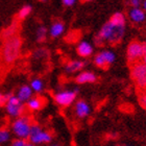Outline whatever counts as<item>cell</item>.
<instances>
[{
	"label": "cell",
	"instance_id": "20",
	"mask_svg": "<svg viewBox=\"0 0 146 146\" xmlns=\"http://www.w3.org/2000/svg\"><path fill=\"white\" fill-rule=\"evenodd\" d=\"M31 11H33V7H31V5H24L22 6L21 9H20V11L18 12V18L19 19H25L26 17H27L29 14L31 13Z\"/></svg>",
	"mask_w": 146,
	"mask_h": 146
},
{
	"label": "cell",
	"instance_id": "25",
	"mask_svg": "<svg viewBox=\"0 0 146 146\" xmlns=\"http://www.w3.org/2000/svg\"><path fill=\"white\" fill-rule=\"evenodd\" d=\"M9 139V133L6 129H0V143H4Z\"/></svg>",
	"mask_w": 146,
	"mask_h": 146
},
{
	"label": "cell",
	"instance_id": "4",
	"mask_svg": "<svg viewBox=\"0 0 146 146\" xmlns=\"http://www.w3.org/2000/svg\"><path fill=\"white\" fill-rule=\"evenodd\" d=\"M31 121L27 117H20L13 123V131L14 134L19 137V139H27L29 138L31 134Z\"/></svg>",
	"mask_w": 146,
	"mask_h": 146
},
{
	"label": "cell",
	"instance_id": "27",
	"mask_svg": "<svg viewBox=\"0 0 146 146\" xmlns=\"http://www.w3.org/2000/svg\"><path fill=\"white\" fill-rule=\"evenodd\" d=\"M7 97H9V95H3L0 93V107L3 106V104H7Z\"/></svg>",
	"mask_w": 146,
	"mask_h": 146
},
{
	"label": "cell",
	"instance_id": "23",
	"mask_svg": "<svg viewBox=\"0 0 146 146\" xmlns=\"http://www.w3.org/2000/svg\"><path fill=\"white\" fill-rule=\"evenodd\" d=\"M102 54H104V58H106V61H107V64L109 65V66L115 61V54H114L112 51L106 50V51H102Z\"/></svg>",
	"mask_w": 146,
	"mask_h": 146
},
{
	"label": "cell",
	"instance_id": "8",
	"mask_svg": "<svg viewBox=\"0 0 146 146\" xmlns=\"http://www.w3.org/2000/svg\"><path fill=\"white\" fill-rule=\"evenodd\" d=\"M90 107L85 100H78L75 104V114L78 118H85L90 114Z\"/></svg>",
	"mask_w": 146,
	"mask_h": 146
},
{
	"label": "cell",
	"instance_id": "13",
	"mask_svg": "<svg viewBox=\"0 0 146 146\" xmlns=\"http://www.w3.org/2000/svg\"><path fill=\"white\" fill-rule=\"evenodd\" d=\"M6 112L13 117H19L22 115V113L24 111L23 104H6Z\"/></svg>",
	"mask_w": 146,
	"mask_h": 146
},
{
	"label": "cell",
	"instance_id": "17",
	"mask_svg": "<svg viewBox=\"0 0 146 146\" xmlns=\"http://www.w3.org/2000/svg\"><path fill=\"white\" fill-rule=\"evenodd\" d=\"M110 21L112 22V23H114L115 25H118V26H125L124 15L121 14V13H115V14L111 17Z\"/></svg>",
	"mask_w": 146,
	"mask_h": 146
},
{
	"label": "cell",
	"instance_id": "15",
	"mask_svg": "<svg viewBox=\"0 0 146 146\" xmlns=\"http://www.w3.org/2000/svg\"><path fill=\"white\" fill-rule=\"evenodd\" d=\"M85 67V63L82 61H72L69 62L66 67H65V70L68 73H74L77 72V71L82 70V68Z\"/></svg>",
	"mask_w": 146,
	"mask_h": 146
},
{
	"label": "cell",
	"instance_id": "14",
	"mask_svg": "<svg viewBox=\"0 0 146 146\" xmlns=\"http://www.w3.org/2000/svg\"><path fill=\"white\" fill-rule=\"evenodd\" d=\"M65 31V24L61 21H56L54 22L53 24L51 25L50 27V36L52 38H58V36H61Z\"/></svg>",
	"mask_w": 146,
	"mask_h": 146
},
{
	"label": "cell",
	"instance_id": "12",
	"mask_svg": "<svg viewBox=\"0 0 146 146\" xmlns=\"http://www.w3.org/2000/svg\"><path fill=\"white\" fill-rule=\"evenodd\" d=\"M129 18L133 22L140 23V22L144 21V19H145V13L143 9H139V7H136V9L133 7L129 12Z\"/></svg>",
	"mask_w": 146,
	"mask_h": 146
},
{
	"label": "cell",
	"instance_id": "21",
	"mask_svg": "<svg viewBox=\"0 0 146 146\" xmlns=\"http://www.w3.org/2000/svg\"><path fill=\"white\" fill-rule=\"evenodd\" d=\"M31 88L33 89V91L40 93V92L43 90V82L39 78H36V79H34V80H31Z\"/></svg>",
	"mask_w": 146,
	"mask_h": 146
},
{
	"label": "cell",
	"instance_id": "9",
	"mask_svg": "<svg viewBox=\"0 0 146 146\" xmlns=\"http://www.w3.org/2000/svg\"><path fill=\"white\" fill-rule=\"evenodd\" d=\"M31 96H33V89L26 85L22 86L17 93V97L19 98V100L21 102H25V101L28 102L31 99Z\"/></svg>",
	"mask_w": 146,
	"mask_h": 146
},
{
	"label": "cell",
	"instance_id": "26",
	"mask_svg": "<svg viewBox=\"0 0 146 146\" xmlns=\"http://www.w3.org/2000/svg\"><path fill=\"white\" fill-rule=\"evenodd\" d=\"M27 141L25 139H16V140L13 141L12 146H27Z\"/></svg>",
	"mask_w": 146,
	"mask_h": 146
},
{
	"label": "cell",
	"instance_id": "32",
	"mask_svg": "<svg viewBox=\"0 0 146 146\" xmlns=\"http://www.w3.org/2000/svg\"><path fill=\"white\" fill-rule=\"evenodd\" d=\"M27 146H34L33 144H27Z\"/></svg>",
	"mask_w": 146,
	"mask_h": 146
},
{
	"label": "cell",
	"instance_id": "18",
	"mask_svg": "<svg viewBox=\"0 0 146 146\" xmlns=\"http://www.w3.org/2000/svg\"><path fill=\"white\" fill-rule=\"evenodd\" d=\"M43 106V101L41 98H31V100L27 102V107L31 111H36V110H40Z\"/></svg>",
	"mask_w": 146,
	"mask_h": 146
},
{
	"label": "cell",
	"instance_id": "28",
	"mask_svg": "<svg viewBox=\"0 0 146 146\" xmlns=\"http://www.w3.org/2000/svg\"><path fill=\"white\" fill-rule=\"evenodd\" d=\"M62 2H63V4H64L65 6L70 7V6H73L74 4H75L76 1H75V0H63Z\"/></svg>",
	"mask_w": 146,
	"mask_h": 146
},
{
	"label": "cell",
	"instance_id": "29",
	"mask_svg": "<svg viewBox=\"0 0 146 146\" xmlns=\"http://www.w3.org/2000/svg\"><path fill=\"white\" fill-rule=\"evenodd\" d=\"M140 3H141V1H139V0H131V1H129V4H131V6H134V9L139 7Z\"/></svg>",
	"mask_w": 146,
	"mask_h": 146
},
{
	"label": "cell",
	"instance_id": "7",
	"mask_svg": "<svg viewBox=\"0 0 146 146\" xmlns=\"http://www.w3.org/2000/svg\"><path fill=\"white\" fill-rule=\"evenodd\" d=\"M76 93H77V90L58 92L54 95V100L56 104L62 107H69L70 104H73V101L75 100Z\"/></svg>",
	"mask_w": 146,
	"mask_h": 146
},
{
	"label": "cell",
	"instance_id": "10",
	"mask_svg": "<svg viewBox=\"0 0 146 146\" xmlns=\"http://www.w3.org/2000/svg\"><path fill=\"white\" fill-rule=\"evenodd\" d=\"M77 53H78L79 56L88 58V56H90L93 53V46L89 42L82 41L77 46Z\"/></svg>",
	"mask_w": 146,
	"mask_h": 146
},
{
	"label": "cell",
	"instance_id": "31",
	"mask_svg": "<svg viewBox=\"0 0 146 146\" xmlns=\"http://www.w3.org/2000/svg\"><path fill=\"white\" fill-rule=\"evenodd\" d=\"M143 9L146 11V1H144V2H143Z\"/></svg>",
	"mask_w": 146,
	"mask_h": 146
},
{
	"label": "cell",
	"instance_id": "3",
	"mask_svg": "<svg viewBox=\"0 0 146 146\" xmlns=\"http://www.w3.org/2000/svg\"><path fill=\"white\" fill-rule=\"evenodd\" d=\"M131 76L135 85L138 88V92L146 90V65L143 62H138L131 66Z\"/></svg>",
	"mask_w": 146,
	"mask_h": 146
},
{
	"label": "cell",
	"instance_id": "6",
	"mask_svg": "<svg viewBox=\"0 0 146 146\" xmlns=\"http://www.w3.org/2000/svg\"><path fill=\"white\" fill-rule=\"evenodd\" d=\"M52 137L48 131L41 129L39 125H31V134H29V140L33 144L49 143L51 141Z\"/></svg>",
	"mask_w": 146,
	"mask_h": 146
},
{
	"label": "cell",
	"instance_id": "30",
	"mask_svg": "<svg viewBox=\"0 0 146 146\" xmlns=\"http://www.w3.org/2000/svg\"><path fill=\"white\" fill-rule=\"evenodd\" d=\"M142 44H143V52H144L143 60H142V62H143L144 64L146 65V42L145 43H142Z\"/></svg>",
	"mask_w": 146,
	"mask_h": 146
},
{
	"label": "cell",
	"instance_id": "24",
	"mask_svg": "<svg viewBox=\"0 0 146 146\" xmlns=\"http://www.w3.org/2000/svg\"><path fill=\"white\" fill-rule=\"evenodd\" d=\"M138 93H139V104L144 110H146V90Z\"/></svg>",
	"mask_w": 146,
	"mask_h": 146
},
{
	"label": "cell",
	"instance_id": "16",
	"mask_svg": "<svg viewBox=\"0 0 146 146\" xmlns=\"http://www.w3.org/2000/svg\"><path fill=\"white\" fill-rule=\"evenodd\" d=\"M17 31H18V28H17V25L16 24H13L11 25L9 27H7L5 29V31L2 33V39L4 40V41H6V40L9 39H12V38H14V36H16V33H17Z\"/></svg>",
	"mask_w": 146,
	"mask_h": 146
},
{
	"label": "cell",
	"instance_id": "1",
	"mask_svg": "<svg viewBox=\"0 0 146 146\" xmlns=\"http://www.w3.org/2000/svg\"><path fill=\"white\" fill-rule=\"evenodd\" d=\"M123 35H124V26H118L109 21L102 26L98 36L95 38V42L98 45H101L106 41L112 44H116L121 41Z\"/></svg>",
	"mask_w": 146,
	"mask_h": 146
},
{
	"label": "cell",
	"instance_id": "33",
	"mask_svg": "<svg viewBox=\"0 0 146 146\" xmlns=\"http://www.w3.org/2000/svg\"><path fill=\"white\" fill-rule=\"evenodd\" d=\"M53 146H58V145H53Z\"/></svg>",
	"mask_w": 146,
	"mask_h": 146
},
{
	"label": "cell",
	"instance_id": "11",
	"mask_svg": "<svg viewBox=\"0 0 146 146\" xmlns=\"http://www.w3.org/2000/svg\"><path fill=\"white\" fill-rule=\"evenodd\" d=\"M77 84H88V82H94L96 80V75L93 72H89V71H82L76 76L75 78Z\"/></svg>",
	"mask_w": 146,
	"mask_h": 146
},
{
	"label": "cell",
	"instance_id": "22",
	"mask_svg": "<svg viewBox=\"0 0 146 146\" xmlns=\"http://www.w3.org/2000/svg\"><path fill=\"white\" fill-rule=\"evenodd\" d=\"M36 40L39 42H43L45 41L46 36H47V29H46L45 26H40L38 29H36Z\"/></svg>",
	"mask_w": 146,
	"mask_h": 146
},
{
	"label": "cell",
	"instance_id": "2",
	"mask_svg": "<svg viewBox=\"0 0 146 146\" xmlns=\"http://www.w3.org/2000/svg\"><path fill=\"white\" fill-rule=\"evenodd\" d=\"M21 44L22 41L18 36L4 41L2 50H1V55L5 64H13L14 62H16V60L20 55Z\"/></svg>",
	"mask_w": 146,
	"mask_h": 146
},
{
	"label": "cell",
	"instance_id": "5",
	"mask_svg": "<svg viewBox=\"0 0 146 146\" xmlns=\"http://www.w3.org/2000/svg\"><path fill=\"white\" fill-rule=\"evenodd\" d=\"M143 44L138 41H133L127 47V61L129 65H134L143 60Z\"/></svg>",
	"mask_w": 146,
	"mask_h": 146
},
{
	"label": "cell",
	"instance_id": "19",
	"mask_svg": "<svg viewBox=\"0 0 146 146\" xmlns=\"http://www.w3.org/2000/svg\"><path fill=\"white\" fill-rule=\"evenodd\" d=\"M94 63H95V65H96L97 67L104 68V69H106V68L109 67V65L107 64V61H106V58H104V54H102V52L98 53V54L95 56V58H94Z\"/></svg>",
	"mask_w": 146,
	"mask_h": 146
}]
</instances>
